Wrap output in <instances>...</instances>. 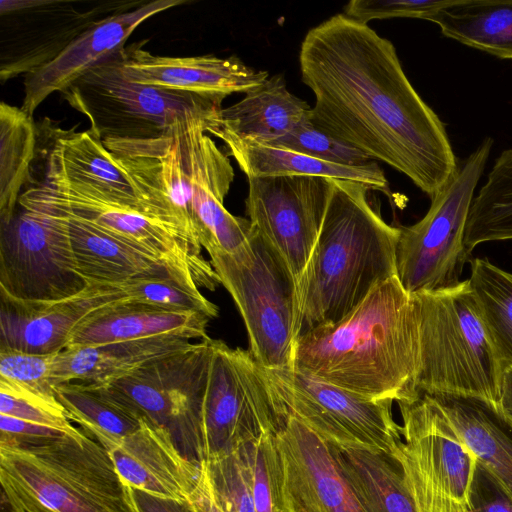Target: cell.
Here are the masks:
<instances>
[{
    "mask_svg": "<svg viewBox=\"0 0 512 512\" xmlns=\"http://www.w3.org/2000/svg\"><path fill=\"white\" fill-rule=\"evenodd\" d=\"M315 102L311 121L433 198L458 169L445 125L407 78L391 41L336 14L310 29L299 53Z\"/></svg>",
    "mask_w": 512,
    "mask_h": 512,
    "instance_id": "1",
    "label": "cell"
},
{
    "mask_svg": "<svg viewBox=\"0 0 512 512\" xmlns=\"http://www.w3.org/2000/svg\"><path fill=\"white\" fill-rule=\"evenodd\" d=\"M419 361L418 303L394 276L339 322L300 334L291 367L366 398L400 401L418 395Z\"/></svg>",
    "mask_w": 512,
    "mask_h": 512,
    "instance_id": "2",
    "label": "cell"
},
{
    "mask_svg": "<svg viewBox=\"0 0 512 512\" xmlns=\"http://www.w3.org/2000/svg\"><path fill=\"white\" fill-rule=\"evenodd\" d=\"M373 187L333 179L326 214L297 283L298 336L339 322L381 283L397 276L400 229L370 205Z\"/></svg>",
    "mask_w": 512,
    "mask_h": 512,
    "instance_id": "3",
    "label": "cell"
},
{
    "mask_svg": "<svg viewBox=\"0 0 512 512\" xmlns=\"http://www.w3.org/2000/svg\"><path fill=\"white\" fill-rule=\"evenodd\" d=\"M0 483L25 512H138L110 453L76 427L0 446Z\"/></svg>",
    "mask_w": 512,
    "mask_h": 512,
    "instance_id": "4",
    "label": "cell"
},
{
    "mask_svg": "<svg viewBox=\"0 0 512 512\" xmlns=\"http://www.w3.org/2000/svg\"><path fill=\"white\" fill-rule=\"evenodd\" d=\"M414 296L420 346L416 393L473 398L498 412L505 368L469 279Z\"/></svg>",
    "mask_w": 512,
    "mask_h": 512,
    "instance_id": "5",
    "label": "cell"
},
{
    "mask_svg": "<svg viewBox=\"0 0 512 512\" xmlns=\"http://www.w3.org/2000/svg\"><path fill=\"white\" fill-rule=\"evenodd\" d=\"M18 205L76 219L130 242L192 276L199 288L213 291L221 284L201 248L181 232L146 214L135 197L69 172L48 151L42 181L22 192Z\"/></svg>",
    "mask_w": 512,
    "mask_h": 512,
    "instance_id": "6",
    "label": "cell"
},
{
    "mask_svg": "<svg viewBox=\"0 0 512 512\" xmlns=\"http://www.w3.org/2000/svg\"><path fill=\"white\" fill-rule=\"evenodd\" d=\"M209 256L243 318L249 352L265 369L291 367L298 337L297 283L281 254L253 227L236 251Z\"/></svg>",
    "mask_w": 512,
    "mask_h": 512,
    "instance_id": "7",
    "label": "cell"
},
{
    "mask_svg": "<svg viewBox=\"0 0 512 512\" xmlns=\"http://www.w3.org/2000/svg\"><path fill=\"white\" fill-rule=\"evenodd\" d=\"M492 145V138H484L431 198L425 216L411 226L399 227L397 277L411 295L446 289L461 281L470 256L464 243L466 222Z\"/></svg>",
    "mask_w": 512,
    "mask_h": 512,
    "instance_id": "8",
    "label": "cell"
},
{
    "mask_svg": "<svg viewBox=\"0 0 512 512\" xmlns=\"http://www.w3.org/2000/svg\"><path fill=\"white\" fill-rule=\"evenodd\" d=\"M399 461L418 512H469L478 458L427 394L397 401Z\"/></svg>",
    "mask_w": 512,
    "mask_h": 512,
    "instance_id": "9",
    "label": "cell"
},
{
    "mask_svg": "<svg viewBox=\"0 0 512 512\" xmlns=\"http://www.w3.org/2000/svg\"><path fill=\"white\" fill-rule=\"evenodd\" d=\"M211 342L207 337L117 379L90 385L167 431L185 457L203 463L202 407Z\"/></svg>",
    "mask_w": 512,
    "mask_h": 512,
    "instance_id": "10",
    "label": "cell"
},
{
    "mask_svg": "<svg viewBox=\"0 0 512 512\" xmlns=\"http://www.w3.org/2000/svg\"><path fill=\"white\" fill-rule=\"evenodd\" d=\"M287 418L264 369L249 350L212 339L202 407L205 461L233 453Z\"/></svg>",
    "mask_w": 512,
    "mask_h": 512,
    "instance_id": "11",
    "label": "cell"
},
{
    "mask_svg": "<svg viewBox=\"0 0 512 512\" xmlns=\"http://www.w3.org/2000/svg\"><path fill=\"white\" fill-rule=\"evenodd\" d=\"M123 50L90 68L62 92L102 141L160 137L188 111L221 107L219 101L127 79Z\"/></svg>",
    "mask_w": 512,
    "mask_h": 512,
    "instance_id": "12",
    "label": "cell"
},
{
    "mask_svg": "<svg viewBox=\"0 0 512 512\" xmlns=\"http://www.w3.org/2000/svg\"><path fill=\"white\" fill-rule=\"evenodd\" d=\"M265 371L286 413L328 444L392 453L402 440L393 400L366 398L293 367Z\"/></svg>",
    "mask_w": 512,
    "mask_h": 512,
    "instance_id": "13",
    "label": "cell"
},
{
    "mask_svg": "<svg viewBox=\"0 0 512 512\" xmlns=\"http://www.w3.org/2000/svg\"><path fill=\"white\" fill-rule=\"evenodd\" d=\"M88 286L79 274L64 220L18 205L0 224V292L32 301L74 296Z\"/></svg>",
    "mask_w": 512,
    "mask_h": 512,
    "instance_id": "14",
    "label": "cell"
},
{
    "mask_svg": "<svg viewBox=\"0 0 512 512\" xmlns=\"http://www.w3.org/2000/svg\"><path fill=\"white\" fill-rule=\"evenodd\" d=\"M142 1L2 0L0 80L31 74L52 62L102 20Z\"/></svg>",
    "mask_w": 512,
    "mask_h": 512,
    "instance_id": "15",
    "label": "cell"
},
{
    "mask_svg": "<svg viewBox=\"0 0 512 512\" xmlns=\"http://www.w3.org/2000/svg\"><path fill=\"white\" fill-rule=\"evenodd\" d=\"M333 178H248L246 214L252 226L281 254L298 283L320 233Z\"/></svg>",
    "mask_w": 512,
    "mask_h": 512,
    "instance_id": "16",
    "label": "cell"
},
{
    "mask_svg": "<svg viewBox=\"0 0 512 512\" xmlns=\"http://www.w3.org/2000/svg\"><path fill=\"white\" fill-rule=\"evenodd\" d=\"M103 144L127 175L145 213L202 248L197 240L192 192L175 123L160 137L108 139Z\"/></svg>",
    "mask_w": 512,
    "mask_h": 512,
    "instance_id": "17",
    "label": "cell"
},
{
    "mask_svg": "<svg viewBox=\"0 0 512 512\" xmlns=\"http://www.w3.org/2000/svg\"><path fill=\"white\" fill-rule=\"evenodd\" d=\"M125 299L117 286L92 283L74 296L55 301L22 300L0 292V349L59 353L88 316Z\"/></svg>",
    "mask_w": 512,
    "mask_h": 512,
    "instance_id": "18",
    "label": "cell"
},
{
    "mask_svg": "<svg viewBox=\"0 0 512 512\" xmlns=\"http://www.w3.org/2000/svg\"><path fill=\"white\" fill-rule=\"evenodd\" d=\"M276 439L294 512H364L323 438L287 414Z\"/></svg>",
    "mask_w": 512,
    "mask_h": 512,
    "instance_id": "19",
    "label": "cell"
},
{
    "mask_svg": "<svg viewBox=\"0 0 512 512\" xmlns=\"http://www.w3.org/2000/svg\"><path fill=\"white\" fill-rule=\"evenodd\" d=\"M122 70L127 79L139 84L219 102L233 93L246 94L269 78L267 71L251 68L237 56H159L136 43L124 48Z\"/></svg>",
    "mask_w": 512,
    "mask_h": 512,
    "instance_id": "20",
    "label": "cell"
},
{
    "mask_svg": "<svg viewBox=\"0 0 512 512\" xmlns=\"http://www.w3.org/2000/svg\"><path fill=\"white\" fill-rule=\"evenodd\" d=\"M186 3L185 0H155L139 8L100 21L74 40L59 56L25 76L21 108L33 116L52 93L63 92L90 68L122 51L135 29L150 17Z\"/></svg>",
    "mask_w": 512,
    "mask_h": 512,
    "instance_id": "21",
    "label": "cell"
},
{
    "mask_svg": "<svg viewBox=\"0 0 512 512\" xmlns=\"http://www.w3.org/2000/svg\"><path fill=\"white\" fill-rule=\"evenodd\" d=\"M109 453L131 489L158 496L189 500L204 474L203 463L185 457L167 431L148 422Z\"/></svg>",
    "mask_w": 512,
    "mask_h": 512,
    "instance_id": "22",
    "label": "cell"
},
{
    "mask_svg": "<svg viewBox=\"0 0 512 512\" xmlns=\"http://www.w3.org/2000/svg\"><path fill=\"white\" fill-rule=\"evenodd\" d=\"M208 316L188 310H177L137 303L128 299L99 309L81 322L66 348L179 335L206 339Z\"/></svg>",
    "mask_w": 512,
    "mask_h": 512,
    "instance_id": "23",
    "label": "cell"
},
{
    "mask_svg": "<svg viewBox=\"0 0 512 512\" xmlns=\"http://www.w3.org/2000/svg\"><path fill=\"white\" fill-rule=\"evenodd\" d=\"M60 218L67 227L77 270L88 284L116 286L149 276L176 277L196 284L192 276L143 248L82 221Z\"/></svg>",
    "mask_w": 512,
    "mask_h": 512,
    "instance_id": "24",
    "label": "cell"
},
{
    "mask_svg": "<svg viewBox=\"0 0 512 512\" xmlns=\"http://www.w3.org/2000/svg\"><path fill=\"white\" fill-rule=\"evenodd\" d=\"M193 344L187 337L162 335L65 348L56 355L53 382L55 388L65 382L104 384Z\"/></svg>",
    "mask_w": 512,
    "mask_h": 512,
    "instance_id": "25",
    "label": "cell"
},
{
    "mask_svg": "<svg viewBox=\"0 0 512 512\" xmlns=\"http://www.w3.org/2000/svg\"><path fill=\"white\" fill-rule=\"evenodd\" d=\"M219 112L206 121L205 131L223 141L241 171L250 177L314 176L351 180L374 189L386 190L388 181L383 170L371 161L364 166L328 163L292 150L260 144L239 137L215 123Z\"/></svg>",
    "mask_w": 512,
    "mask_h": 512,
    "instance_id": "26",
    "label": "cell"
},
{
    "mask_svg": "<svg viewBox=\"0 0 512 512\" xmlns=\"http://www.w3.org/2000/svg\"><path fill=\"white\" fill-rule=\"evenodd\" d=\"M245 95L219 111L216 125L239 137L269 145L311 119V107L287 89L281 74L269 77Z\"/></svg>",
    "mask_w": 512,
    "mask_h": 512,
    "instance_id": "27",
    "label": "cell"
},
{
    "mask_svg": "<svg viewBox=\"0 0 512 512\" xmlns=\"http://www.w3.org/2000/svg\"><path fill=\"white\" fill-rule=\"evenodd\" d=\"M431 397L512 499V426L479 400L453 395Z\"/></svg>",
    "mask_w": 512,
    "mask_h": 512,
    "instance_id": "28",
    "label": "cell"
},
{
    "mask_svg": "<svg viewBox=\"0 0 512 512\" xmlns=\"http://www.w3.org/2000/svg\"><path fill=\"white\" fill-rule=\"evenodd\" d=\"M330 447L364 512H418L402 467L392 453Z\"/></svg>",
    "mask_w": 512,
    "mask_h": 512,
    "instance_id": "29",
    "label": "cell"
},
{
    "mask_svg": "<svg viewBox=\"0 0 512 512\" xmlns=\"http://www.w3.org/2000/svg\"><path fill=\"white\" fill-rule=\"evenodd\" d=\"M427 21L447 38L512 59V0H447Z\"/></svg>",
    "mask_w": 512,
    "mask_h": 512,
    "instance_id": "30",
    "label": "cell"
},
{
    "mask_svg": "<svg viewBox=\"0 0 512 512\" xmlns=\"http://www.w3.org/2000/svg\"><path fill=\"white\" fill-rule=\"evenodd\" d=\"M55 395L71 422L79 424L108 452L146 422L136 412L90 384L65 382L56 386Z\"/></svg>",
    "mask_w": 512,
    "mask_h": 512,
    "instance_id": "31",
    "label": "cell"
},
{
    "mask_svg": "<svg viewBox=\"0 0 512 512\" xmlns=\"http://www.w3.org/2000/svg\"><path fill=\"white\" fill-rule=\"evenodd\" d=\"M36 127L21 107L0 104V224L14 215L21 189L30 177Z\"/></svg>",
    "mask_w": 512,
    "mask_h": 512,
    "instance_id": "32",
    "label": "cell"
},
{
    "mask_svg": "<svg viewBox=\"0 0 512 512\" xmlns=\"http://www.w3.org/2000/svg\"><path fill=\"white\" fill-rule=\"evenodd\" d=\"M512 240V149L495 160L474 196L465 227L467 251L491 241Z\"/></svg>",
    "mask_w": 512,
    "mask_h": 512,
    "instance_id": "33",
    "label": "cell"
},
{
    "mask_svg": "<svg viewBox=\"0 0 512 512\" xmlns=\"http://www.w3.org/2000/svg\"><path fill=\"white\" fill-rule=\"evenodd\" d=\"M50 152L69 172L135 197L130 180L91 130L50 129ZM136 198V197H135ZM137 199V198H136Z\"/></svg>",
    "mask_w": 512,
    "mask_h": 512,
    "instance_id": "34",
    "label": "cell"
},
{
    "mask_svg": "<svg viewBox=\"0 0 512 512\" xmlns=\"http://www.w3.org/2000/svg\"><path fill=\"white\" fill-rule=\"evenodd\" d=\"M504 368L512 366V273L485 258L471 261L468 278Z\"/></svg>",
    "mask_w": 512,
    "mask_h": 512,
    "instance_id": "35",
    "label": "cell"
},
{
    "mask_svg": "<svg viewBox=\"0 0 512 512\" xmlns=\"http://www.w3.org/2000/svg\"><path fill=\"white\" fill-rule=\"evenodd\" d=\"M238 451L248 472L256 512H294L276 434L264 433Z\"/></svg>",
    "mask_w": 512,
    "mask_h": 512,
    "instance_id": "36",
    "label": "cell"
},
{
    "mask_svg": "<svg viewBox=\"0 0 512 512\" xmlns=\"http://www.w3.org/2000/svg\"><path fill=\"white\" fill-rule=\"evenodd\" d=\"M116 286L132 302L195 311L211 319L218 316V307L200 292L195 283L185 279L149 276L135 278Z\"/></svg>",
    "mask_w": 512,
    "mask_h": 512,
    "instance_id": "37",
    "label": "cell"
},
{
    "mask_svg": "<svg viewBox=\"0 0 512 512\" xmlns=\"http://www.w3.org/2000/svg\"><path fill=\"white\" fill-rule=\"evenodd\" d=\"M0 414L69 431L74 428L56 395L0 378Z\"/></svg>",
    "mask_w": 512,
    "mask_h": 512,
    "instance_id": "38",
    "label": "cell"
},
{
    "mask_svg": "<svg viewBox=\"0 0 512 512\" xmlns=\"http://www.w3.org/2000/svg\"><path fill=\"white\" fill-rule=\"evenodd\" d=\"M211 491L223 512H256L239 451L204 461Z\"/></svg>",
    "mask_w": 512,
    "mask_h": 512,
    "instance_id": "39",
    "label": "cell"
},
{
    "mask_svg": "<svg viewBox=\"0 0 512 512\" xmlns=\"http://www.w3.org/2000/svg\"><path fill=\"white\" fill-rule=\"evenodd\" d=\"M269 145L339 165L364 166L373 161L360 150L315 125L311 119Z\"/></svg>",
    "mask_w": 512,
    "mask_h": 512,
    "instance_id": "40",
    "label": "cell"
},
{
    "mask_svg": "<svg viewBox=\"0 0 512 512\" xmlns=\"http://www.w3.org/2000/svg\"><path fill=\"white\" fill-rule=\"evenodd\" d=\"M56 355L57 353L35 354L1 348L0 378L41 393L55 395L53 373Z\"/></svg>",
    "mask_w": 512,
    "mask_h": 512,
    "instance_id": "41",
    "label": "cell"
},
{
    "mask_svg": "<svg viewBox=\"0 0 512 512\" xmlns=\"http://www.w3.org/2000/svg\"><path fill=\"white\" fill-rule=\"evenodd\" d=\"M447 0H352L344 7V14L367 24L375 19L418 18L427 20Z\"/></svg>",
    "mask_w": 512,
    "mask_h": 512,
    "instance_id": "42",
    "label": "cell"
},
{
    "mask_svg": "<svg viewBox=\"0 0 512 512\" xmlns=\"http://www.w3.org/2000/svg\"><path fill=\"white\" fill-rule=\"evenodd\" d=\"M469 512H512V499L479 461L471 486Z\"/></svg>",
    "mask_w": 512,
    "mask_h": 512,
    "instance_id": "43",
    "label": "cell"
},
{
    "mask_svg": "<svg viewBox=\"0 0 512 512\" xmlns=\"http://www.w3.org/2000/svg\"><path fill=\"white\" fill-rule=\"evenodd\" d=\"M64 430L0 414V446H12L41 438L55 437Z\"/></svg>",
    "mask_w": 512,
    "mask_h": 512,
    "instance_id": "44",
    "label": "cell"
},
{
    "mask_svg": "<svg viewBox=\"0 0 512 512\" xmlns=\"http://www.w3.org/2000/svg\"><path fill=\"white\" fill-rule=\"evenodd\" d=\"M138 512H197L190 500H181L150 494L132 489Z\"/></svg>",
    "mask_w": 512,
    "mask_h": 512,
    "instance_id": "45",
    "label": "cell"
},
{
    "mask_svg": "<svg viewBox=\"0 0 512 512\" xmlns=\"http://www.w3.org/2000/svg\"><path fill=\"white\" fill-rule=\"evenodd\" d=\"M189 500L193 503L197 512H223L211 491L205 466L202 480Z\"/></svg>",
    "mask_w": 512,
    "mask_h": 512,
    "instance_id": "46",
    "label": "cell"
},
{
    "mask_svg": "<svg viewBox=\"0 0 512 512\" xmlns=\"http://www.w3.org/2000/svg\"><path fill=\"white\" fill-rule=\"evenodd\" d=\"M497 413L504 421L512 426V366L505 369L502 377Z\"/></svg>",
    "mask_w": 512,
    "mask_h": 512,
    "instance_id": "47",
    "label": "cell"
},
{
    "mask_svg": "<svg viewBox=\"0 0 512 512\" xmlns=\"http://www.w3.org/2000/svg\"><path fill=\"white\" fill-rule=\"evenodd\" d=\"M0 512H25L18 504L8 498L1 492V511Z\"/></svg>",
    "mask_w": 512,
    "mask_h": 512,
    "instance_id": "48",
    "label": "cell"
}]
</instances>
